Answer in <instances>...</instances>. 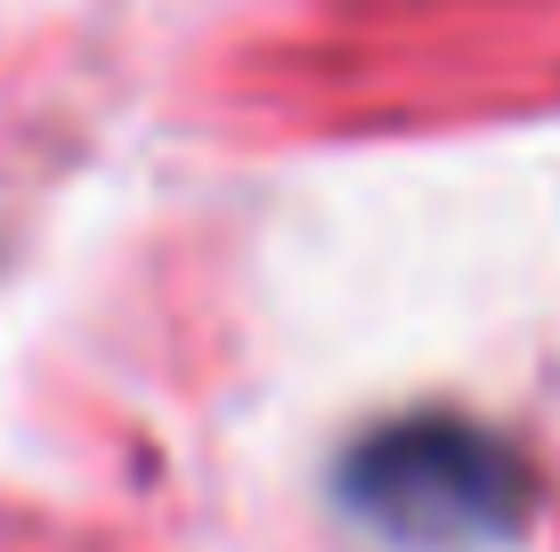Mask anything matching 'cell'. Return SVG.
I'll list each match as a JSON object with an SVG mask.
<instances>
[{
    "instance_id": "obj_1",
    "label": "cell",
    "mask_w": 560,
    "mask_h": 552,
    "mask_svg": "<svg viewBox=\"0 0 560 552\" xmlns=\"http://www.w3.org/2000/svg\"><path fill=\"white\" fill-rule=\"evenodd\" d=\"M334 496L398 552H479L528 512V471L495 431L463 414H407L341 455Z\"/></svg>"
}]
</instances>
